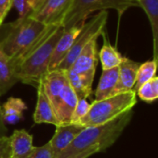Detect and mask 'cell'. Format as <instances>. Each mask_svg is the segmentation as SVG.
<instances>
[{
    "label": "cell",
    "mask_w": 158,
    "mask_h": 158,
    "mask_svg": "<svg viewBox=\"0 0 158 158\" xmlns=\"http://www.w3.org/2000/svg\"><path fill=\"white\" fill-rule=\"evenodd\" d=\"M108 14L106 10L99 11L98 14L94 15L90 21L84 23L81 32L75 39L70 50L59 64L56 69L67 71L69 70L80 53L83 50V48L94 39H97L104 31L106 21H107Z\"/></svg>",
    "instance_id": "obj_6"
},
{
    "label": "cell",
    "mask_w": 158,
    "mask_h": 158,
    "mask_svg": "<svg viewBox=\"0 0 158 158\" xmlns=\"http://www.w3.org/2000/svg\"><path fill=\"white\" fill-rule=\"evenodd\" d=\"M2 23H3V22H2V21H1V20H0V26H1V25H2Z\"/></svg>",
    "instance_id": "obj_29"
},
{
    "label": "cell",
    "mask_w": 158,
    "mask_h": 158,
    "mask_svg": "<svg viewBox=\"0 0 158 158\" xmlns=\"http://www.w3.org/2000/svg\"><path fill=\"white\" fill-rule=\"evenodd\" d=\"M89 108H90V104L87 102L86 99L78 100V103L74 108V111L71 117L70 123H79L80 120L88 113Z\"/></svg>",
    "instance_id": "obj_22"
},
{
    "label": "cell",
    "mask_w": 158,
    "mask_h": 158,
    "mask_svg": "<svg viewBox=\"0 0 158 158\" xmlns=\"http://www.w3.org/2000/svg\"><path fill=\"white\" fill-rule=\"evenodd\" d=\"M19 81L13 62L0 49V97Z\"/></svg>",
    "instance_id": "obj_15"
},
{
    "label": "cell",
    "mask_w": 158,
    "mask_h": 158,
    "mask_svg": "<svg viewBox=\"0 0 158 158\" xmlns=\"http://www.w3.org/2000/svg\"><path fill=\"white\" fill-rule=\"evenodd\" d=\"M65 72L71 88L73 89L75 94L78 97V100L87 99L93 93L92 87L94 79L83 75L76 74L69 69Z\"/></svg>",
    "instance_id": "obj_18"
},
{
    "label": "cell",
    "mask_w": 158,
    "mask_h": 158,
    "mask_svg": "<svg viewBox=\"0 0 158 158\" xmlns=\"http://www.w3.org/2000/svg\"><path fill=\"white\" fill-rule=\"evenodd\" d=\"M98 63L97 39L92 40L80 53L69 70L76 74L94 79Z\"/></svg>",
    "instance_id": "obj_9"
},
{
    "label": "cell",
    "mask_w": 158,
    "mask_h": 158,
    "mask_svg": "<svg viewBox=\"0 0 158 158\" xmlns=\"http://www.w3.org/2000/svg\"><path fill=\"white\" fill-rule=\"evenodd\" d=\"M39 0H15L14 6L19 14V17L27 16L37 5Z\"/></svg>",
    "instance_id": "obj_23"
},
{
    "label": "cell",
    "mask_w": 158,
    "mask_h": 158,
    "mask_svg": "<svg viewBox=\"0 0 158 158\" xmlns=\"http://www.w3.org/2000/svg\"><path fill=\"white\" fill-rule=\"evenodd\" d=\"M100 152H101L100 147L94 146V147H91V148L85 150L82 153L77 154V155H74V156H69L67 158H88L89 156H93V155H94L96 153H100Z\"/></svg>",
    "instance_id": "obj_27"
},
{
    "label": "cell",
    "mask_w": 158,
    "mask_h": 158,
    "mask_svg": "<svg viewBox=\"0 0 158 158\" xmlns=\"http://www.w3.org/2000/svg\"><path fill=\"white\" fill-rule=\"evenodd\" d=\"M11 147L9 136L0 138V158H10Z\"/></svg>",
    "instance_id": "obj_25"
},
{
    "label": "cell",
    "mask_w": 158,
    "mask_h": 158,
    "mask_svg": "<svg viewBox=\"0 0 158 158\" xmlns=\"http://www.w3.org/2000/svg\"><path fill=\"white\" fill-rule=\"evenodd\" d=\"M84 23L85 22L78 24L69 29H66V30L64 29L62 35L60 36L59 40L57 41L54 48L50 64L48 67V71H53L57 69L59 64L62 62V60L65 58V56L70 50L75 39L81 32Z\"/></svg>",
    "instance_id": "obj_10"
},
{
    "label": "cell",
    "mask_w": 158,
    "mask_h": 158,
    "mask_svg": "<svg viewBox=\"0 0 158 158\" xmlns=\"http://www.w3.org/2000/svg\"><path fill=\"white\" fill-rule=\"evenodd\" d=\"M118 80V67L103 70L97 88L95 90V100H103L115 95V89Z\"/></svg>",
    "instance_id": "obj_14"
},
{
    "label": "cell",
    "mask_w": 158,
    "mask_h": 158,
    "mask_svg": "<svg viewBox=\"0 0 158 158\" xmlns=\"http://www.w3.org/2000/svg\"><path fill=\"white\" fill-rule=\"evenodd\" d=\"M10 138V158H27L33 150V138L25 130H16Z\"/></svg>",
    "instance_id": "obj_13"
},
{
    "label": "cell",
    "mask_w": 158,
    "mask_h": 158,
    "mask_svg": "<svg viewBox=\"0 0 158 158\" xmlns=\"http://www.w3.org/2000/svg\"><path fill=\"white\" fill-rule=\"evenodd\" d=\"M135 1H137V0H135Z\"/></svg>",
    "instance_id": "obj_30"
},
{
    "label": "cell",
    "mask_w": 158,
    "mask_h": 158,
    "mask_svg": "<svg viewBox=\"0 0 158 158\" xmlns=\"http://www.w3.org/2000/svg\"><path fill=\"white\" fill-rule=\"evenodd\" d=\"M54 26H45L29 16L19 17L10 23H2L0 26V49L16 67L19 60Z\"/></svg>",
    "instance_id": "obj_1"
},
{
    "label": "cell",
    "mask_w": 158,
    "mask_h": 158,
    "mask_svg": "<svg viewBox=\"0 0 158 158\" xmlns=\"http://www.w3.org/2000/svg\"><path fill=\"white\" fill-rule=\"evenodd\" d=\"M140 63L124 57L118 66V80L115 89V95L132 91Z\"/></svg>",
    "instance_id": "obj_11"
},
{
    "label": "cell",
    "mask_w": 158,
    "mask_h": 158,
    "mask_svg": "<svg viewBox=\"0 0 158 158\" xmlns=\"http://www.w3.org/2000/svg\"><path fill=\"white\" fill-rule=\"evenodd\" d=\"M135 6H138L135 0H73L61 25L66 30L83 23L90 14L97 10L115 9L121 17L130 7Z\"/></svg>",
    "instance_id": "obj_5"
},
{
    "label": "cell",
    "mask_w": 158,
    "mask_h": 158,
    "mask_svg": "<svg viewBox=\"0 0 158 158\" xmlns=\"http://www.w3.org/2000/svg\"><path fill=\"white\" fill-rule=\"evenodd\" d=\"M132 116L133 111L130 110L105 124L85 127L73 143L56 158H67L82 153L94 146L100 147L101 152L106 150L116 143L131 122Z\"/></svg>",
    "instance_id": "obj_3"
},
{
    "label": "cell",
    "mask_w": 158,
    "mask_h": 158,
    "mask_svg": "<svg viewBox=\"0 0 158 158\" xmlns=\"http://www.w3.org/2000/svg\"><path fill=\"white\" fill-rule=\"evenodd\" d=\"M37 104H36V108L34 111L33 115V119L36 124H42V123H46V124H52L55 126L59 125V121L57 120L53 106L45 95L44 89L42 85L39 83L37 86Z\"/></svg>",
    "instance_id": "obj_12"
},
{
    "label": "cell",
    "mask_w": 158,
    "mask_h": 158,
    "mask_svg": "<svg viewBox=\"0 0 158 158\" xmlns=\"http://www.w3.org/2000/svg\"><path fill=\"white\" fill-rule=\"evenodd\" d=\"M7 129L3 121V118H2V113H1V104H0V138L2 137H5V136H7Z\"/></svg>",
    "instance_id": "obj_28"
},
{
    "label": "cell",
    "mask_w": 158,
    "mask_h": 158,
    "mask_svg": "<svg viewBox=\"0 0 158 158\" xmlns=\"http://www.w3.org/2000/svg\"><path fill=\"white\" fill-rule=\"evenodd\" d=\"M73 0H39L27 15L45 26L61 25Z\"/></svg>",
    "instance_id": "obj_7"
},
{
    "label": "cell",
    "mask_w": 158,
    "mask_h": 158,
    "mask_svg": "<svg viewBox=\"0 0 158 158\" xmlns=\"http://www.w3.org/2000/svg\"><path fill=\"white\" fill-rule=\"evenodd\" d=\"M98 56L100 58L103 70L118 68L123 59L121 54L109 43H105L98 54Z\"/></svg>",
    "instance_id": "obj_19"
},
{
    "label": "cell",
    "mask_w": 158,
    "mask_h": 158,
    "mask_svg": "<svg viewBox=\"0 0 158 158\" xmlns=\"http://www.w3.org/2000/svg\"><path fill=\"white\" fill-rule=\"evenodd\" d=\"M26 109L27 106L20 98L9 97L6 102L1 105L2 118L5 125L17 124L22 119V113Z\"/></svg>",
    "instance_id": "obj_16"
},
{
    "label": "cell",
    "mask_w": 158,
    "mask_h": 158,
    "mask_svg": "<svg viewBox=\"0 0 158 158\" xmlns=\"http://www.w3.org/2000/svg\"><path fill=\"white\" fill-rule=\"evenodd\" d=\"M156 69H157V61L155 59L140 64V67L138 69L137 75H136L135 83L132 88V92L136 94L138 89L143 84H144L145 82H147L148 81L156 77Z\"/></svg>",
    "instance_id": "obj_20"
},
{
    "label": "cell",
    "mask_w": 158,
    "mask_h": 158,
    "mask_svg": "<svg viewBox=\"0 0 158 158\" xmlns=\"http://www.w3.org/2000/svg\"><path fill=\"white\" fill-rule=\"evenodd\" d=\"M138 96L145 102L151 103L158 98V78L156 76L144 84H143L136 92Z\"/></svg>",
    "instance_id": "obj_21"
},
{
    "label": "cell",
    "mask_w": 158,
    "mask_h": 158,
    "mask_svg": "<svg viewBox=\"0 0 158 158\" xmlns=\"http://www.w3.org/2000/svg\"><path fill=\"white\" fill-rule=\"evenodd\" d=\"M54 136L49 141L52 148L54 158H56L63 151H65L85 128L80 123H66L56 126Z\"/></svg>",
    "instance_id": "obj_8"
},
{
    "label": "cell",
    "mask_w": 158,
    "mask_h": 158,
    "mask_svg": "<svg viewBox=\"0 0 158 158\" xmlns=\"http://www.w3.org/2000/svg\"><path fill=\"white\" fill-rule=\"evenodd\" d=\"M136 103V94L132 91L116 94L103 100H94L90 104L88 113L79 123L84 127L105 124L117 118L123 113L132 110Z\"/></svg>",
    "instance_id": "obj_4"
},
{
    "label": "cell",
    "mask_w": 158,
    "mask_h": 158,
    "mask_svg": "<svg viewBox=\"0 0 158 158\" xmlns=\"http://www.w3.org/2000/svg\"><path fill=\"white\" fill-rule=\"evenodd\" d=\"M27 158H54V155L49 142L42 146L33 147L32 152Z\"/></svg>",
    "instance_id": "obj_24"
},
{
    "label": "cell",
    "mask_w": 158,
    "mask_h": 158,
    "mask_svg": "<svg viewBox=\"0 0 158 158\" xmlns=\"http://www.w3.org/2000/svg\"><path fill=\"white\" fill-rule=\"evenodd\" d=\"M64 31L62 25H55L16 65L19 81L37 88L40 80L48 72L54 48Z\"/></svg>",
    "instance_id": "obj_2"
},
{
    "label": "cell",
    "mask_w": 158,
    "mask_h": 158,
    "mask_svg": "<svg viewBox=\"0 0 158 158\" xmlns=\"http://www.w3.org/2000/svg\"><path fill=\"white\" fill-rule=\"evenodd\" d=\"M15 0H0V20L3 22L9 12V10L14 6Z\"/></svg>",
    "instance_id": "obj_26"
},
{
    "label": "cell",
    "mask_w": 158,
    "mask_h": 158,
    "mask_svg": "<svg viewBox=\"0 0 158 158\" xmlns=\"http://www.w3.org/2000/svg\"><path fill=\"white\" fill-rule=\"evenodd\" d=\"M136 3L145 11L149 19L154 40V59L157 61L158 0H137Z\"/></svg>",
    "instance_id": "obj_17"
}]
</instances>
